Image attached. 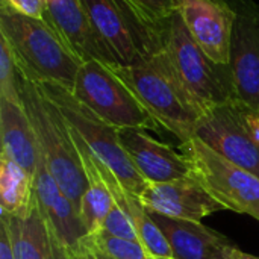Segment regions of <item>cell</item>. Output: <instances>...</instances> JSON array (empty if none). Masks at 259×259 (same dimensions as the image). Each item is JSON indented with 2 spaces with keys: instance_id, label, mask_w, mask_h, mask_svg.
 I'll use <instances>...</instances> for the list:
<instances>
[{
  "instance_id": "obj_1",
  "label": "cell",
  "mask_w": 259,
  "mask_h": 259,
  "mask_svg": "<svg viewBox=\"0 0 259 259\" xmlns=\"http://www.w3.org/2000/svg\"><path fill=\"white\" fill-rule=\"evenodd\" d=\"M134 91L153 120L181 144L196 137L203 111L176 74L162 50L132 65H111Z\"/></svg>"
},
{
  "instance_id": "obj_2",
  "label": "cell",
  "mask_w": 259,
  "mask_h": 259,
  "mask_svg": "<svg viewBox=\"0 0 259 259\" xmlns=\"http://www.w3.org/2000/svg\"><path fill=\"white\" fill-rule=\"evenodd\" d=\"M0 35L9 42L21 76L73 90L82 61L42 18L23 15L2 2Z\"/></svg>"
},
{
  "instance_id": "obj_3",
  "label": "cell",
  "mask_w": 259,
  "mask_h": 259,
  "mask_svg": "<svg viewBox=\"0 0 259 259\" xmlns=\"http://www.w3.org/2000/svg\"><path fill=\"white\" fill-rule=\"evenodd\" d=\"M18 87L21 103L33 126L46 165L65 196L80 211L88 179L70 126L36 82L18 73Z\"/></svg>"
},
{
  "instance_id": "obj_4",
  "label": "cell",
  "mask_w": 259,
  "mask_h": 259,
  "mask_svg": "<svg viewBox=\"0 0 259 259\" xmlns=\"http://www.w3.org/2000/svg\"><path fill=\"white\" fill-rule=\"evenodd\" d=\"M115 65H132L164 50V26L129 0H80Z\"/></svg>"
},
{
  "instance_id": "obj_5",
  "label": "cell",
  "mask_w": 259,
  "mask_h": 259,
  "mask_svg": "<svg viewBox=\"0 0 259 259\" xmlns=\"http://www.w3.org/2000/svg\"><path fill=\"white\" fill-rule=\"evenodd\" d=\"M164 52L203 114L235 100L231 67L214 62L197 46L178 11L165 20Z\"/></svg>"
},
{
  "instance_id": "obj_6",
  "label": "cell",
  "mask_w": 259,
  "mask_h": 259,
  "mask_svg": "<svg viewBox=\"0 0 259 259\" xmlns=\"http://www.w3.org/2000/svg\"><path fill=\"white\" fill-rule=\"evenodd\" d=\"M38 85L44 94L58 106L68 126L82 138L90 152L115 173L127 191L140 197L146 190L147 182L131 162L120 141V129L102 120L88 106L79 102L70 90L55 83Z\"/></svg>"
},
{
  "instance_id": "obj_7",
  "label": "cell",
  "mask_w": 259,
  "mask_h": 259,
  "mask_svg": "<svg viewBox=\"0 0 259 259\" xmlns=\"http://www.w3.org/2000/svg\"><path fill=\"white\" fill-rule=\"evenodd\" d=\"M71 93L117 129L158 131L161 127L109 64L100 61L82 62Z\"/></svg>"
},
{
  "instance_id": "obj_8",
  "label": "cell",
  "mask_w": 259,
  "mask_h": 259,
  "mask_svg": "<svg viewBox=\"0 0 259 259\" xmlns=\"http://www.w3.org/2000/svg\"><path fill=\"white\" fill-rule=\"evenodd\" d=\"M191 175L225 208L259 222V178L231 162L194 137L181 144Z\"/></svg>"
},
{
  "instance_id": "obj_9",
  "label": "cell",
  "mask_w": 259,
  "mask_h": 259,
  "mask_svg": "<svg viewBox=\"0 0 259 259\" xmlns=\"http://www.w3.org/2000/svg\"><path fill=\"white\" fill-rule=\"evenodd\" d=\"M196 137L217 153L259 178V111L231 100L206 111Z\"/></svg>"
},
{
  "instance_id": "obj_10",
  "label": "cell",
  "mask_w": 259,
  "mask_h": 259,
  "mask_svg": "<svg viewBox=\"0 0 259 259\" xmlns=\"http://www.w3.org/2000/svg\"><path fill=\"white\" fill-rule=\"evenodd\" d=\"M235 12L231 41V73L235 100L259 111V3L228 0Z\"/></svg>"
},
{
  "instance_id": "obj_11",
  "label": "cell",
  "mask_w": 259,
  "mask_h": 259,
  "mask_svg": "<svg viewBox=\"0 0 259 259\" xmlns=\"http://www.w3.org/2000/svg\"><path fill=\"white\" fill-rule=\"evenodd\" d=\"M178 12L197 46L214 62L229 65L235 12L228 0H179Z\"/></svg>"
},
{
  "instance_id": "obj_12",
  "label": "cell",
  "mask_w": 259,
  "mask_h": 259,
  "mask_svg": "<svg viewBox=\"0 0 259 259\" xmlns=\"http://www.w3.org/2000/svg\"><path fill=\"white\" fill-rule=\"evenodd\" d=\"M33 190L36 205L56 240L67 252L79 250L88 231L83 226L79 211L47 168L41 153L33 173Z\"/></svg>"
},
{
  "instance_id": "obj_13",
  "label": "cell",
  "mask_w": 259,
  "mask_h": 259,
  "mask_svg": "<svg viewBox=\"0 0 259 259\" xmlns=\"http://www.w3.org/2000/svg\"><path fill=\"white\" fill-rule=\"evenodd\" d=\"M140 199L150 212L191 222H202L225 209L193 175L170 182L147 184Z\"/></svg>"
},
{
  "instance_id": "obj_14",
  "label": "cell",
  "mask_w": 259,
  "mask_h": 259,
  "mask_svg": "<svg viewBox=\"0 0 259 259\" xmlns=\"http://www.w3.org/2000/svg\"><path fill=\"white\" fill-rule=\"evenodd\" d=\"M120 141L141 178L147 184H161L191 175V167L184 153L170 144L149 135L146 129H120Z\"/></svg>"
},
{
  "instance_id": "obj_15",
  "label": "cell",
  "mask_w": 259,
  "mask_h": 259,
  "mask_svg": "<svg viewBox=\"0 0 259 259\" xmlns=\"http://www.w3.org/2000/svg\"><path fill=\"white\" fill-rule=\"evenodd\" d=\"M42 20L82 61L115 65L109 50L96 33L80 0H46Z\"/></svg>"
},
{
  "instance_id": "obj_16",
  "label": "cell",
  "mask_w": 259,
  "mask_h": 259,
  "mask_svg": "<svg viewBox=\"0 0 259 259\" xmlns=\"http://www.w3.org/2000/svg\"><path fill=\"white\" fill-rule=\"evenodd\" d=\"M149 214L162 231L173 259H226L235 247L229 238L200 222L171 219L150 211Z\"/></svg>"
},
{
  "instance_id": "obj_17",
  "label": "cell",
  "mask_w": 259,
  "mask_h": 259,
  "mask_svg": "<svg viewBox=\"0 0 259 259\" xmlns=\"http://www.w3.org/2000/svg\"><path fill=\"white\" fill-rule=\"evenodd\" d=\"M6 222L15 259H68V252L47 226L38 205L23 219L0 212Z\"/></svg>"
},
{
  "instance_id": "obj_18",
  "label": "cell",
  "mask_w": 259,
  "mask_h": 259,
  "mask_svg": "<svg viewBox=\"0 0 259 259\" xmlns=\"http://www.w3.org/2000/svg\"><path fill=\"white\" fill-rule=\"evenodd\" d=\"M0 140L2 153L33 175L41 152L33 126L21 102L0 97Z\"/></svg>"
},
{
  "instance_id": "obj_19",
  "label": "cell",
  "mask_w": 259,
  "mask_h": 259,
  "mask_svg": "<svg viewBox=\"0 0 259 259\" xmlns=\"http://www.w3.org/2000/svg\"><path fill=\"white\" fill-rule=\"evenodd\" d=\"M71 134H73V138L79 149L82 167H83V171L88 179V188L83 193L79 214H80V219H82L83 226L88 231V234H93L102 228V225H103L105 219L108 217L109 211L112 209L115 200H114L112 194L109 193L99 168L96 167L93 153L90 152L87 144L82 141V138L73 129H71Z\"/></svg>"
},
{
  "instance_id": "obj_20",
  "label": "cell",
  "mask_w": 259,
  "mask_h": 259,
  "mask_svg": "<svg viewBox=\"0 0 259 259\" xmlns=\"http://www.w3.org/2000/svg\"><path fill=\"white\" fill-rule=\"evenodd\" d=\"M36 206L33 175L0 153V212L23 219Z\"/></svg>"
},
{
  "instance_id": "obj_21",
  "label": "cell",
  "mask_w": 259,
  "mask_h": 259,
  "mask_svg": "<svg viewBox=\"0 0 259 259\" xmlns=\"http://www.w3.org/2000/svg\"><path fill=\"white\" fill-rule=\"evenodd\" d=\"M83 246L96 259H155L140 241L117 238L103 231L88 234Z\"/></svg>"
},
{
  "instance_id": "obj_22",
  "label": "cell",
  "mask_w": 259,
  "mask_h": 259,
  "mask_svg": "<svg viewBox=\"0 0 259 259\" xmlns=\"http://www.w3.org/2000/svg\"><path fill=\"white\" fill-rule=\"evenodd\" d=\"M0 97L21 102L18 87V68L9 42L0 35Z\"/></svg>"
},
{
  "instance_id": "obj_23",
  "label": "cell",
  "mask_w": 259,
  "mask_h": 259,
  "mask_svg": "<svg viewBox=\"0 0 259 259\" xmlns=\"http://www.w3.org/2000/svg\"><path fill=\"white\" fill-rule=\"evenodd\" d=\"M99 231H103L112 237L117 238H124V240H132V241H140L138 234L131 222V219L124 214V211L114 203L112 209L109 211L108 217L105 219L102 228ZM141 243V241H140Z\"/></svg>"
},
{
  "instance_id": "obj_24",
  "label": "cell",
  "mask_w": 259,
  "mask_h": 259,
  "mask_svg": "<svg viewBox=\"0 0 259 259\" xmlns=\"http://www.w3.org/2000/svg\"><path fill=\"white\" fill-rule=\"evenodd\" d=\"M146 17L159 26L165 24V20L178 11L179 0H129Z\"/></svg>"
},
{
  "instance_id": "obj_25",
  "label": "cell",
  "mask_w": 259,
  "mask_h": 259,
  "mask_svg": "<svg viewBox=\"0 0 259 259\" xmlns=\"http://www.w3.org/2000/svg\"><path fill=\"white\" fill-rule=\"evenodd\" d=\"M2 2H5L12 9L27 17L42 18L44 15L46 0H2Z\"/></svg>"
},
{
  "instance_id": "obj_26",
  "label": "cell",
  "mask_w": 259,
  "mask_h": 259,
  "mask_svg": "<svg viewBox=\"0 0 259 259\" xmlns=\"http://www.w3.org/2000/svg\"><path fill=\"white\" fill-rule=\"evenodd\" d=\"M0 259H15L6 222L0 219Z\"/></svg>"
},
{
  "instance_id": "obj_27",
  "label": "cell",
  "mask_w": 259,
  "mask_h": 259,
  "mask_svg": "<svg viewBox=\"0 0 259 259\" xmlns=\"http://www.w3.org/2000/svg\"><path fill=\"white\" fill-rule=\"evenodd\" d=\"M68 259H96L93 256V253L83 246V243H82V246H80V249L79 250H76V252H68Z\"/></svg>"
},
{
  "instance_id": "obj_28",
  "label": "cell",
  "mask_w": 259,
  "mask_h": 259,
  "mask_svg": "<svg viewBox=\"0 0 259 259\" xmlns=\"http://www.w3.org/2000/svg\"><path fill=\"white\" fill-rule=\"evenodd\" d=\"M234 255H235L238 259H259V256H256V255L246 253V252L240 250L238 247H234Z\"/></svg>"
},
{
  "instance_id": "obj_29",
  "label": "cell",
  "mask_w": 259,
  "mask_h": 259,
  "mask_svg": "<svg viewBox=\"0 0 259 259\" xmlns=\"http://www.w3.org/2000/svg\"><path fill=\"white\" fill-rule=\"evenodd\" d=\"M226 259H238L237 256H235V255H234V247H232V250L229 252V255L226 256Z\"/></svg>"
}]
</instances>
